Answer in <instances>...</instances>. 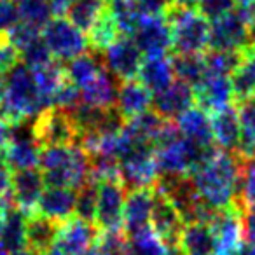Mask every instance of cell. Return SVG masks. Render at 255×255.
I'll return each mask as SVG.
<instances>
[{"mask_svg":"<svg viewBox=\"0 0 255 255\" xmlns=\"http://www.w3.org/2000/svg\"><path fill=\"white\" fill-rule=\"evenodd\" d=\"M243 159L236 154L219 150L191 175L203 205L213 212L236 206Z\"/></svg>","mask_w":255,"mask_h":255,"instance_id":"obj_1","label":"cell"},{"mask_svg":"<svg viewBox=\"0 0 255 255\" xmlns=\"http://www.w3.org/2000/svg\"><path fill=\"white\" fill-rule=\"evenodd\" d=\"M49 109L33 77V70L18 63L5 75V93L0 102L2 119L5 124L33 121Z\"/></svg>","mask_w":255,"mask_h":255,"instance_id":"obj_2","label":"cell"},{"mask_svg":"<svg viewBox=\"0 0 255 255\" xmlns=\"http://www.w3.org/2000/svg\"><path fill=\"white\" fill-rule=\"evenodd\" d=\"M39 170L47 187L79 191L89 182V156L79 145L42 147Z\"/></svg>","mask_w":255,"mask_h":255,"instance_id":"obj_3","label":"cell"},{"mask_svg":"<svg viewBox=\"0 0 255 255\" xmlns=\"http://www.w3.org/2000/svg\"><path fill=\"white\" fill-rule=\"evenodd\" d=\"M164 19L171 28L173 54H205L210 42V21L199 14L196 5L171 2Z\"/></svg>","mask_w":255,"mask_h":255,"instance_id":"obj_4","label":"cell"},{"mask_svg":"<svg viewBox=\"0 0 255 255\" xmlns=\"http://www.w3.org/2000/svg\"><path fill=\"white\" fill-rule=\"evenodd\" d=\"M119 171L121 184L126 187V191L152 189L159 178L156 166V147L150 143L133 142L129 138V147L119 159Z\"/></svg>","mask_w":255,"mask_h":255,"instance_id":"obj_5","label":"cell"},{"mask_svg":"<svg viewBox=\"0 0 255 255\" xmlns=\"http://www.w3.org/2000/svg\"><path fill=\"white\" fill-rule=\"evenodd\" d=\"M254 21L248 9L236 7L229 14L210 21V42L212 51H243L252 46Z\"/></svg>","mask_w":255,"mask_h":255,"instance_id":"obj_6","label":"cell"},{"mask_svg":"<svg viewBox=\"0 0 255 255\" xmlns=\"http://www.w3.org/2000/svg\"><path fill=\"white\" fill-rule=\"evenodd\" d=\"M42 39L51 56L58 63H68L89 51L88 35L65 16L53 18L42 30Z\"/></svg>","mask_w":255,"mask_h":255,"instance_id":"obj_7","label":"cell"},{"mask_svg":"<svg viewBox=\"0 0 255 255\" xmlns=\"http://www.w3.org/2000/svg\"><path fill=\"white\" fill-rule=\"evenodd\" d=\"M33 121H19L14 124H7L9 143L2 157L11 171H25L39 168L40 145L35 138Z\"/></svg>","mask_w":255,"mask_h":255,"instance_id":"obj_8","label":"cell"},{"mask_svg":"<svg viewBox=\"0 0 255 255\" xmlns=\"http://www.w3.org/2000/svg\"><path fill=\"white\" fill-rule=\"evenodd\" d=\"M35 138L42 147L77 145L79 131L70 114L61 109H47L33 121Z\"/></svg>","mask_w":255,"mask_h":255,"instance_id":"obj_9","label":"cell"},{"mask_svg":"<svg viewBox=\"0 0 255 255\" xmlns=\"http://www.w3.org/2000/svg\"><path fill=\"white\" fill-rule=\"evenodd\" d=\"M98 240V227L91 222L72 217L61 224L53 245L44 255H86Z\"/></svg>","mask_w":255,"mask_h":255,"instance_id":"obj_10","label":"cell"},{"mask_svg":"<svg viewBox=\"0 0 255 255\" xmlns=\"http://www.w3.org/2000/svg\"><path fill=\"white\" fill-rule=\"evenodd\" d=\"M215 255H240L245 247V224L243 212L238 206L215 212L210 220Z\"/></svg>","mask_w":255,"mask_h":255,"instance_id":"obj_11","label":"cell"},{"mask_svg":"<svg viewBox=\"0 0 255 255\" xmlns=\"http://www.w3.org/2000/svg\"><path fill=\"white\" fill-rule=\"evenodd\" d=\"M126 194V187L121 182L98 184V206H96L95 226L102 233L123 231Z\"/></svg>","mask_w":255,"mask_h":255,"instance_id":"obj_12","label":"cell"},{"mask_svg":"<svg viewBox=\"0 0 255 255\" xmlns=\"http://www.w3.org/2000/svg\"><path fill=\"white\" fill-rule=\"evenodd\" d=\"M143 54L131 37L121 35L109 49L103 53V65L119 82L133 81L138 77Z\"/></svg>","mask_w":255,"mask_h":255,"instance_id":"obj_13","label":"cell"},{"mask_svg":"<svg viewBox=\"0 0 255 255\" xmlns=\"http://www.w3.org/2000/svg\"><path fill=\"white\" fill-rule=\"evenodd\" d=\"M46 191V182L39 168L25 171H12L11 178V205L25 215L35 213L42 192Z\"/></svg>","mask_w":255,"mask_h":255,"instance_id":"obj_14","label":"cell"},{"mask_svg":"<svg viewBox=\"0 0 255 255\" xmlns=\"http://www.w3.org/2000/svg\"><path fill=\"white\" fill-rule=\"evenodd\" d=\"M131 39L145 58L168 56V51L171 49V28L164 16L145 18L135 30Z\"/></svg>","mask_w":255,"mask_h":255,"instance_id":"obj_15","label":"cell"},{"mask_svg":"<svg viewBox=\"0 0 255 255\" xmlns=\"http://www.w3.org/2000/svg\"><path fill=\"white\" fill-rule=\"evenodd\" d=\"M194 98L199 109L208 114H215L234 103V93L231 77L208 75L194 88Z\"/></svg>","mask_w":255,"mask_h":255,"instance_id":"obj_16","label":"cell"},{"mask_svg":"<svg viewBox=\"0 0 255 255\" xmlns=\"http://www.w3.org/2000/svg\"><path fill=\"white\" fill-rule=\"evenodd\" d=\"M154 199H156L154 187L136 189V191L128 192L126 205H124V222H123V231L126 236L150 227Z\"/></svg>","mask_w":255,"mask_h":255,"instance_id":"obj_17","label":"cell"},{"mask_svg":"<svg viewBox=\"0 0 255 255\" xmlns=\"http://www.w3.org/2000/svg\"><path fill=\"white\" fill-rule=\"evenodd\" d=\"M196 103L194 89L180 81H175L170 88L154 95L152 107L154 112L164 121H177L184 112L192 109Z\"/></svg>","mask_w":255,"mask_h":255,"instance_id":"obj_18","label":"cell"},{"mask_svg":"<svg viewBox=\"0 0 255 255\" xmlns=\"http://www.w3.org/2000/svg\"><path fill=\"white\" fill-rule=\"evenodd\" d=\"M75 199H77V191L74 189L46 187L37 203L35 213L61 226L75 215Z\"/></svg>","mask_w":255,"mask_h":255,"instance_id":"obj_19","label":"cell"},{"mask_svg":"<svg viewBox=\"0 0 255 255\" xmlns=\"http://www.w3.org/2000/svg\"><path fill=\"white\" fill-rule=\"evenodd\" d=\"M212 133L213 142L224 152L236 154L241 142V119L240 109L234 105L212 114Z\"/></svg>","mask_w":255,"mask_h":255,"instance_id":"obj_20","label":"cell"},{"mask_svg":"<svg viewBox=\"0 0 255 255\" xmlns=\"http://www.w3.org/2000/svg\"><path fill=\"white\" fill-rule=\"evenodd\" d=\"M154 192H156V199H154V210L150 217V227L161 240H164L171 247H177L178 238L184 229V222L177 208L163 194H159L157 191Z\"/></svg>","mask_w":255,"mask_h":255,"instance_id":"obj_21","label":"cell"},{"mask_svg":"<svg viewBox=\"0 0 255 255\" xmlns=\"http://www.w3.org/2000/svg\"><path fill=\"white\" fill-rule=\"evenodd\" d=\"M152 93L145 88L140 81H126L121 82L116 96V109L126 121L138 117L149 112L152 107Z\"/></svg>","mask_w":255,"mask_h":255,"instance_id":"obj_22","label":"cell"},{"mask_svg":"<svg viewBox=\"0 0 255 255\" xmlns=\"http://www.w3.org/2000/svg\"><path fill=\"white\" fill-rule=\"evenodd\" d=\"M26 217L23 212L7 205L4 226L0 231V254L16 255L26 248Z\"/></svg>","mask_w":255,"mask_h":255,"instance_id":"obj_23","label":"cell"},{"mask_svg":"<svg viewBox=\"0 0 255 255\" xmlns=\"http://www.w3.org/2000/svg\"><path fill=\"white\" fill-rule=\"evenodd\" d=\"M138 81L149 89L152 95L164 91L175 82V72L171 56L143 58V63L138 72Z\"/></svg>","mask_w":255,"mask_h":255,"instance_id":"obj_24","label":"cell"},{"mask_svg":"<svg viewBox=\"0 0 255 255\" xmlns=\"http://www.w3.org/2000/svg\"><path fill=\"white\" fill-rule=\"evenodd\" d=\"M178 131L182 136L199 145H213L212 133V116L205 112L199 107H192L187 112H184L177 119Z\"/></svg>","mask_w":255,"mask_h":255,"instance_id":"obj_25","label":"cell"},{"mask_svg":"<svg viewBox=\"0 0 255 255\" xmlns=\"http://www.w3.org/2000/svg\"><path fill=\"white\" fill-rule=\"evenodd\" d=\"M177 247L182 255H215V241L210 224H185Z\"/></svg>","mask_w":255,"mask_h":255,"instance_id":"obj_26","label":"cell"},{"mask_svg":"<svg viewBox=\"0 0 255 255\" xmlns=\"http://www.w3.org/2000/svg\"><path fill=\"white\" fill-rule=\"evenodd\" d=\"M119 84L121 82L107 68H103L95 81L89 82L86 88L81 89L82 103L91 107H98V109H112L116 105V96H117Z\"/></svg>","mask_w":255,"mask_h":255,"instance_id":"obj_27","label":"cell"},{"mask_svg":"<svg viewBox=\"0 0 255 255\" xmlns=\"http://www.w3.org/2000/svg\"><path fill=\"white\" fill-rule=\"evenodd\" d=\"M123 255H182L178 247H171L161 240L152 227L126 236Z\"/></svg>","mask_w":255,"mask_h":255,"instance_id":"obj_28","label":"cell"},{"mask_svg":"<svg viewBox=\"0 0 255 255\" xmlns=\"http://www.w3.org/2000/svg\"><path fill=\"white\" fill-rule=\"evenodd\" d=\"M168 121H164L163 117L157 116L154 110L142 114L138 117L126 121L124 126V133L128 135V138H131L133 142H142V143H150L156 147L157 140H159L161 133H163L164 126Z\"/></svg>","mask_w":255,"mask_h":255,"instance_id":"obj_29","label":"cell"},{"mask_svg":"<svg viewBox=\"0 0 255 255\" xmlns=\"http://www.w3.org/2000/svg\"><path fill=\"white\" fill-rule=\"evenodd\" d=\"M103 68H105V65H103V54L95 53V51L89 49L86 54L68 61L67 67H65V75H67V81H70L79 89H82L89 82L95 81Z\"/></svg>","mask_w":255,"mask_h":255,"instance_id":"obj_30","label":"cell"},{"mask_svg":"<svg viewBox=\"0 0 255 255\" xmlns=\"http://www.w3.org/2000/svg\"><path fill=\"white\" fill-rule=\"evenodd\" d=\"M231 84H233L234 103L243 105L255 98V51L252 46L247 49L236 72L231 75Z\"/></svg>","mask_w":255,"mask_h":255,"instance_id":"obj_31","label":"cell"},{"mask_svg":"<svg viewBox=\"0 0 255 255\" xmlns=\"http://www.w3.org/2000/svg\"><path fill=\"white\" fill-rule=\"evenodd\" d=\"M58 229H60V224L39 213H32L26 217V247L40 254H46L56 238Z\"/></svg>","mask_w":255,"mask_h":255,"instance_id":"obj_32","label":"cell"},{"mask_svg":"<svg viewBox=\"0 0 255 255\" xmlns=\"http://www.w3.org/2000/svg\"><path fill=\"white\" fill-rule=\"evenodd\" d=\"M107 9H109L107 0H74L65 18L79 30L89 32Z\"/></svg>","mask_w":255,"mask_h":255,"instance_id":"obj_33","label":"cell"},{"mask_svg":"<svg viewBox=\"0 0 255 255\" xmlns=\"http://www.w3.org/2000/svg\"><path fill=\"white\" fill-rule=\"evenodd\" d=\"M171 63H173L175 81L184 82L192 89L206 77V65L203 54H173Z\"/></svg>","mask_w":255,"mask_h":255,"instance_id":"obj_34","label":"cell"},{"mask_svg":"<svg viewBox=\"0 0 255 255\" xmlns=\"http://www.w3.org/2000/svg\"><path fill=\"white\" fill-rule=\"evenodd\" d=\"M119 37H121V32H119V28H117L116 19H114L110 9H107L102 14V18L95 23V26L88 32L89 49L95 51V53L103 54Z\"/></svg>","mask_w":255,"mask_h":255,"instance_id":"obj_35","label":"cell"},{"mask_svg":"<svg viewBox=\"0 0 255 255\" xmlns=\"http://www.w3.org/2000/svg\"><path fill=\"white\" fill-rule=\"evenodd\" d=\"M19 21L42 32L44 26L53 19L54 9L51 0H14Z\"/></svg>","mask_w":255,"mask_h":255,"instance_id":"obj_36","label":"cell"},{"mask_svg":"<svg viewBox=\"0 0 255 255\" xmlns=\"http://www.w3.org/2000/svg\"><path fill=\"white\" fill-rule=\"evenodd\" d=\"M248 49V47H247ZM243 51H212L208 49L205 56L206 74L208 75H219V77H231L243 61L245 53Z\"/></svg>","mask_w":255,"mask_h":255,"instance_id":"obj_37","label":"cell"},{"mask_svg":"<svg viewBox=\"0 0 255 255\" xmlns=\"http://www.w3.org/2000/svg\"><path fill=\"white\" fill-rule=\"evenodd\" d=\"M109 9L116 19L121 35L133 37L135 30L143 21L142 14L136 7V0H110Z\"/></svg>","mask_w":255,"mask_h":255,"instance_id":"obj_38","label":"cell"},{"mask_svg":"<svg viewBox=\"0 0 255 255\" xmlns=\"http://www.w3.org/2000/svg\"><path fill=\"white\" fill-rule=\"evenodd\" d=\"M241 119V142L236 156L241 159H255V98L240 105Z\"/></svg>","mask_w":255,"mask_h":255,"instance_id":"obj_39","label":"cell"},{"mask_svg":"<svg viewBox=\"0 0 255 255\" xmlns=\"http://www.w3.org/2000/svg\"><path fill=\"white\" fill-rule=\"evenodd\" d=\"M236 206L243 213L255 206V159H243L240 184H238Z\"/></svg>","mask_w":255,"mask_h":255,"instance_id":"obj_40","label":"cell"},{"mask_svg":"<svg viewBox=\"0 0 255 255\" xmlns=\"http://www.w3.org/2000/svg\"><path fill=\"white\" fill-rule=\"evenodd\" d=\"M96 206H98V184L89 180L77 191L75 199V217L95 224Z\"/></svg>","mask_w":255,"mask_h":255,"instance_id":"obj_41","label":"cell"},{"mask_svg":"<svg viewBox=\"0 0 255 255\" xmlns=\"http://www.w3.org/2000/svg\"><path fill=\"white\" fill-rule=\"evenodd\" d=\"M19 54H21V63H25L26 67L32 68V70L40 68V67H46V65H49L51 61H54L49 53V49H47L46 42H44L42 35L37 37V39L32 40L28 46L23 47V49L19 51Z\"/></svg>","mask_w":255,"mask_h":255,"instance_id":"obj_42","label":"cell"},{"mask_svg":"<svg viewBox=\"0 0 255 255\" xmlns=\"http://www.w3.org/2000/svg\"><path fill=\"white\" fill-rule=\"evenodd\" d=\"M82 103V95L81 89L75 84H72L70 81H65L61 84V88L56 91L53 98V109H61L65 112H72L74 109H77Z\"/></svg>","mask_w":255,"mask_h":255,"instance_id":"obj_43","label":"cell"},{"mask_svg":"<svg viewBox=\"0 0 255 255\" xmlns=\"http://www.w3.org/2000/svg\"><path fill=\"white\" fill-rule=\"evenodd\" d=\"M196 9H198V12L205 19L215 21V19L234 11L236 9V2L234 0H198L196 2Z\"/></svg>","mask_w":255,"mask_h":255,"instance_id":"obj_44","label":"cell"},{"mask_svg":"<svg viewBox=\"0 0 255 255\" xmlns=\"http://www.w3.org/2000/svg\"><path fill=\"white\" fill-rule=\"evenodd\" d=\"M40 35H42V32H40V30H37V28H33V26L26 25V23L19 21L18 25L12 26V28L9 30L4 37L16 47V49L21 51L23 47L28 46L32 40H35L37 37H40Z\"/></svg>","mask_w":255,"mask_h":255,"instance_id":"obj_45","label":"cell"},{"mask_svg":"<svg viewBox=\"0 0 255 255\" xmlns=\"http://www.w3.org/2000/svg\"><path fill=\"white\" fill-rule=\"evenodd\" d=\"M18 63H21V54L4 37V40L0 42V74L7 75Z\"/></svg>","mask_w":255,"mask_h":255,"instance_id":"obj_46","label":"cell"},{"mask_svg":"<svg viewBox=\"0 0 255 255\" xmlns=\"http://www.w3.org/2000/svg\"><path fill=\"white\" fill-rule=\"evenodd\" d=\"M18 23L19 14L14 0H0V33L5 35Z\"/></svg>","mask_w":255,"mask_h":255,"instance_id":"obj_47","label":"cell"},{"mask_svg":"<svg viewBox=\"0 0 255 255\" xmlns=\"http://www.w3.org/2000/svg\"><path fill=\"white\" fill-rule=\"evenodd\" d=\"M173 0H136V7H138L142 18H161L168 7L171 5Z\"/></svg>","mask_w":255,"mask_h":255,"instance_id":"obj_48","label":"cell"},{"mask_svg":"<svg viewBox=\"0 0 255 255\" xmlns=\"http://www.w3.org/2000/svg\"><path fill=\"white\" fill-rule=\"evenodd\" d=\"M11 178L12 171L5 164L4 157H0V205L11 203Z\"/></svg>","mask_w":255,"mask_h":255,"instance_id":"obj_49","label":"cell"},{"mask_svg":"<svg viewBox=\"0 0 255 255\" xmlns=\"http://www.w3.org/2000/svg\"><path fill=\"white\" fill-rule=\"evenodd\" d=\"M243 224H245V240L255 243V206L243 213Z\"/></svg>","mask_w":255,"mask_h":255,"instance_id":"obj_50","label":"cell"},{"mask_svg":"<svg viewBox=\"0 0 255 255\" xmlns=\"http://www.w3.org/2000/svg\"><path fill=\"white\" fill-rule=\"evenodd\" d=\"M74 0H51V4H53V9H54V14L58 16H65L68 11V7L72 5Z\"/></svg>","mask_w":255,"mask_h":255,"instance_id":"obj_51","label":"cell"},{"mask_svg":"<svg viewBox=\"0 0 255 255\" xmlns=\"http://www.w3.org/2000/svg\"><path fill=\"white\" fill-rule=\"evenodd\" d=\"M7 143H9V126L2 121L0 123V154H4Z\"/></svg>","mask_w":255,"mask_h":255,"instance_id":"obj_52","label":"cell"},{"mask_svg":"<svg viewBox=\"0 0 255 255\" xmlns=\"http://www.w3.org/2000/svg\"><path fill=\"white\" fill-rule=\"evenodd\" d=\"M240 255H255V243L245 241V247H243V250H241Z\"/></svg>","mask_w":255,"mask_h":255,"instance_id":"obj_53","label":"cell"},{"mask_svg":"<svg viewBox=\"0 0 255 255\" xmlns=\"http://www.w3.org/2000/svg\"><path fill=\"white\" fill-rule=\"evenodd\" d=\"M86 255H110V254H107L105 250H102V248H100L98 245L95 243V247H93L91 250H89V252H88V254H86Z\"/></svg>","mask_w":255,"mask_h":255,"instance_id":"obj_54","label":"cell"},{"mask_svg":"<svg viewBox=\"0 0 255 255\" xmlns=\"http://www.w3.org/2000/svg\"><path fill=\"white\" fill-rule=\"evenodd\" d=\"M4 93H5V75L0 74V102L4 98Z\"/></svg>","mask_w":255,"mask_h":255,"instance_id":"obj_55","label":"cell"},{"mask_svg":"<svg viewBox=\"0 0 255 255\" xmlns=\"http://www.w3.org/2000/svg\"><path fill=\"white\" fill-rule=\"evenodd\" d=\"M16 255H44V254H40V252L32 250V248H28V247H26L25 250H21V252H19V254H16Z\"/></svg>","mask_w":255,"mask_h":255,"instance_id":"obj_56","label":"cell"},{"mask_svg":"<svg viewBox=\"0 0 255 255\" xmlns=\"http://www.w3.org/2000/svg\"><path fill=\"white\" fill-rule=\"evenodd\" d=\"M9 205H11V203H9ZM5 208H7V205H0V231H2V226H4Z\"/></svg>","mask_w":255,"mask_h":255,"instance_id":"obj_57","label":"cell"},{"mask_svg":"<svg viewBox=\"0 0 255 255\" xmlns=\"http://www.w3.org/2000/svg\"><path fill=\"white\" fill-rule=\"evenodd\" d=\"M173 2H177V4H187V5H196V2H198V0H173Z\"/></svg>","mask_w":255,"mask_h":255,"instance_id":"obj_58","label":"cell"},{"mask_svg":"<svg viewBox=\"0 0 255 255\" xmlns=\"http://www.w3.org/2000/svg\"><path fill=\"white\" fill-rule=\"evenodd\" d=\"M250 11V16H252V21H254V28H255V0H254V4H252V7L248 9Z\"/></svg>","mask_w":255,"mask_h":255,"instance_id":"obj_59","label":"cell"},{"mask_svg":"<svg viewBox=\"0 0 255 255\" xmlns=\"http://www.w3.org/2000/svg\"><path fill=\"white\" fill-rule=\"evenodd\" d=\"M252 47H254V51H255V28H254V32H252Z\"/></svg>","mask_w":255,"mask_h":255,"instance_id":"obj_60","label":"cell"},{"mask_svg":"<svg viewBox=\"0 0 255 255\" xmlns=\"http://www.w3.org/2000/svg\"><path fill=\"white\" fill-rule=\"evenodd\" d=\"M2 121H4V119H2V110H0V123H2Z\"/></svg>","mask_w":255,"mask_h":255,"instance_id":"obj_61","label":"cell"},{"mask_svg":"<svg viewBox=\"0 0 255 255\" xmlns=\"http://www.w3.org/2000/svg\"><path fill=\"white\" fill-rule=\"evenodd\" d=\"M2 40H4V35H2V33H0V42H2Z\"/></svg>","mask_w":255,"mask_h":255,"instance_id":"obj_62","label":"cell"},{"mask_svg":"<svg viewBox=\"0 0 255 255\" xmlns=\"http://www.w3.org/2000/svg\"><path fill=\"white\" fill-rule=\"evenodd\" d=\"M0 255H2V254H0Z\"/></svg>","mask_w":255,"mask_h":255,"instance_id":"obj_63","label":"cell"}]
</instances>
